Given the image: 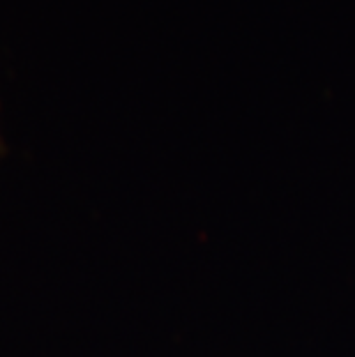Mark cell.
<instances>
[{"mask_svg": "<svg viewBox=\"0 0 355 357\" xmlns=\"http://www.w3.org/2000/svg\"><path fill=\"white\" fill-rule=\"evenodd\" d=\"M0 157H3V136H0Z\"/></svg>", "mask_w": 355, "mask_h": 357, "instance_id": "cell-1", "label": "cell"}]
</instances>
